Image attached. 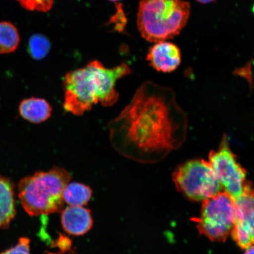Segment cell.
Instances as JSON below:
<instances>
[{"label": "cell", "instance_id": "obj_15", "mask_svg": "<svg viewBox=\"0 0 254 254\" xmlns=\"http://www.w3.org/2000/svg\"><path fill=\"white\" fill-rule=\"evenodd\" d=\"M28 52L33 59L42 60L46 57L50 50L51 45L49 40L43 35H33L28 41Z\"/></svg>", "mask_w": 254, "mask_h": 254}, {"label": "cell", "instance_id": "obj_13", "mask_svg": "<svg viewBox=\"0 0 254 254\" xmlns=\"http://www.w3.org/2000/svg\"><path fill=\"white\" fill-rule=\"evenodd\" d=\"M93 190L84 184L72 182L64 190L63 199L69 206H84L90 201Z\"/></svg>", "mask_w": 254, "mask_h": 254}, {"label": "cell", "instance_id": "obj_10", "mask_svg": "<svg viewBox=\"0 0 254 254\" xmlns=\"http://www.w3.org/2000/svg\"><path fill=\"white\" fill-rule=\"evenodd\" d=\"M61 221L63 230L74 236H83L93 225L90 209L83 206H69L62 211Z\"/></svg>", "mask_w": 254, "mask_h": 254}, {"label": "cell", "instance_id": "obj_9", "mask_svg": "<svg viewBox=\"0 0 254 254\" xmlns=\"http://www.w3.org/2000/svg\"><path fill=\"white\" fill-rule=\"evenodd\" d=\"M147 62L155 70L164 73L173 72L182 63V53L176 44L161 41L152 46L147 56Z\"/></svg>", "mask_w": 254, "mask_h": 254}, {"label": "cell", "instance_id": "obj_14", "mask_svg": "<svg viewBox=\"0 0 254 254\" xmlns=\"http://www.w3.org/2000/svg\"><path fill=\"white\" fill-rule=\"evenodd\" d=\"M17 28L10 22H0V55L15 52L20 43Z\"/></svg>", "mask_w": 254, "mask_h": 254}, {"label": "cell", "instance_id": "obj_6", "mask_svg": "<svg viewBox=\"0 0 254 254\" xmlns=\"http://www.w3.org/2000/svg\"><path fill=\"white\" fill-rule=\"evenodd\" d=\"M202 202L201 215L193 219L199 233L211 241H225L236 222L234 198L222 190Z\"/></svg>", "mask_w": 254, "mask_h": 254}, {"label": "cell", "instance_id": "obj_18", "mask_svg": "<svg viewBox=\"0 0 254 254\" xmlns=\"http://www.w3.org/2000/svg\"><path fill=\"white\" fill-rule=\"evenodd\" d=\"M244 254H254V244L246 248Z\"/></svg>", "mask_w": 254, "mask_h": 254}, {"label": "cell", "instance_id": "obj_1", "mask_svg": "<svg viewBox=\"0 0 254 254\" xmlns=\"http://www.w3.org/2000/svg\"><path fill=\"white\" fill-rule=\"evenodd\" d=\"M187 117L171 89L143 83L129 103L108 125L113 148L137 163H157L179 148L187 133Z\"/></svg>", "mask_w": 254, "mask_h": 254}, {"label": "cell", "instance_id": "obj_17", "mask_svg": "<svg viewBox=\"0 0 254 254\" xmlns=\"http://www.w3.org/2000/svg\"><path fill=\"white\" fill-rule=\"evenodd\" d=\"M30 243L28 238H21L15 246L0 254H31Z\"/></svg>", "mask_w": 254, "mask_h": 254}, {"label": "cell", "instance_id": "obj_2", "mask_svg": "<svg viewBox=\"0 0 254 254\" xmlns=\"http://www.w3.org/2000/svg\"><path fill=\"white\" fill-rule=\"evenodd\" d=\"M130 74L131 69L126 63L106 68L97 60L66 73L63 82L64 110L81 116L98 103L105 107L113 106L119 99L117 81Z\"/></svg>", "mask_w": 254, "mask_h": 254}, {"label": "cell", "instance_id": "obj_5", "mask_svg": "<svg viewBox=\"0 0 254 254\" xmlns=\"http://www.w3.org/2000/svg\"><path fill=\"white\" fill-rule=\"evenodd\" d=\"M173 179L178 190L193 201H204L222 190L209 162L202 159L179 165Z\"/></svg>", "mask_w": 254, "mask_h": 254}, {"label": "cell", "instance_id": "obj_19", "mask_svg": "<svg viewBox=\"0 0 254 254\" xmlns=\"http://www.w3.org/2000/svg\"><path fill=\"white\" fill-rule=\"evenodd\" d=\"M196 1L201 4H206L215 1V0H196Z\"/></svg>", "mask_w": 254, "mask_h": 254}, {"label": "cell", "instance_id": "obj_12", "mask_svg": "<svg viewBox=\"0 0 254 254\" xmlns=\"http://www.w3.org/2000/svg\"><path fill=\"white\" fill-rule=\"evenodd\" d=\"M19 113L28 122L40 124L50 118L52 107L43 98L31 97L22 101L19 106Z\"/></svg>", "mask_w": 254, "mask_h": 254}, {"label": "cell", "instance_id": "obj_8", "mask_svg": "<svg viewBox=\"0 0 254 254\" xmlns=\"http://www.w3.org/2000/svg\"><path fill=\"white\" fill-rule=\"evenodd\" d=\"M236 222L231 234L238 246L246 249L254 244V190L248 183L243 194L234 198Z\"/></svg>", "mask_w": 254, "mask_h": 254}, {"label": "cell", "instance_id": "obj_4", "mask_svg": "<svg viewBox=\"0 0 254 254\" xmlns=\"http://www.w3.org/2000/svg\"><path fill=\"white\" fill-rule=\"evenodd\" d=\"M190 13V3L184 0H141L138 30L149 42L172 39L186 26Z\"/></svg>", "mask_w": 254, "mask_h": 254}, {"label": "cell", "instance_id": "obj_11", "mask_svg": "<svg viewBox=\"0 0 254 254\" xmlns=\"http://www.w3.org/2000/svg\"><path fill=\"white\" fill-rule=\"evenodd\" d=\"M13 183L0 174V228L6 229L16 215Z\"/></svg>", "mask_w": 254, "mask_h": 254}, {"label": "cell", "instance_id": "obj_7", "mask_svg": "<svg viewBox=\"0 0 254 254\" xmlns=\"http://www.w3.org/2000/svg\"><path fill=\"white\" fill-rule=\"evenodd\" d=\"M209 163L224 191L234 199L242 195L248 183L247 172L232 151L227 136H223L220 147L209 154Z\"/></svg>", "mask_w": 254, "mask_h": 254}, {"label": "cell", "instance_id": "obj_16", "mask_svg": "<svg viewBox=\"0 0 254 254\" xmlns=\"http://www.w3.org/2000/svg\"><path fill=\"white\" fill-rule=\"evenodd\" d=\"M24 8L31 11L47 12L52 8L53 0H17Z\"/></svg>", "mask_w": 254, "mask_h": 254}, {"label": "cell", "instance_id": "obj_3", "mask_svg": "<svg viewBox=\"0 0 254 254\" xmlns=\"http://www.w3.org/2000/svg\"><path fill=\"white\" fill-rule=\"evenodd\" d=\"M71 179L64 168L54 167L21 180L18 196L25 211L31 217L61 211L64 204V190Z\"/></svg>", "mask_w": 254, "mask_h": 254}, {"label": "cell", "instance_id": "obj_20", "mask_svg": "<svg viewBox=\"0 0 254 254\" xmlns=\"http://www.w3.org/2000/svg\"><path fill=\"white\" fill-rule=\"evenodd\" d=\"M110 1H113V2H116V1H121V0H110Z\"/></svg>", "mask_w": 254, "mask_h": 254}]
</instances>
